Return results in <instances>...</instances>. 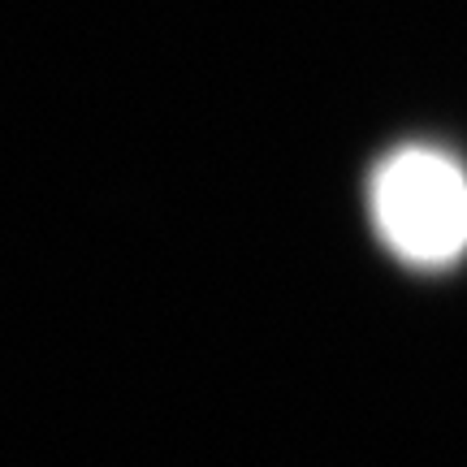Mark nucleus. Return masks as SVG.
Wrapping results in <instances>:
<instances>
[{
    "label": "nucleus",
    "instance_id": "nucleus-1",
    "mask_svg": "<svg viewBox=\"0 0 467 467\" xmlns=\"http://www.w3.org/2000/svg\"><path fill=\"white\" fill-rule=\"evenodd\" d=\"M372 221L385 247L416 268L467 251V173L437 148H399L372 173Z\"/></svg>",
    "mask_w": 467,
    "mask_h": 467
}]
</instances>
